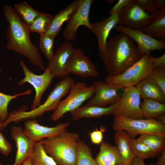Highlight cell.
<instances>
[{"mask_svg":"<svg viewBox=\"0 0 165 165\" xmlns=\"http://www.w3.org/2000/svg\"><path fill=\"white\" fill-rule=\"evenodd\" d=\"M75 48L70 41L63 43L55 51L52 59L49 62L46 68L55 77L61 79L69 76L66 71V63Z\"/></svg>","mask_w":165,"mask_h":165,"instance_id":"17","label":"cell"},{"mask_svg":"<svg viewBox=\"0 0 165 165\" xmlns=\"http://www.w3.org/2000/svg\"><path fill=\"white\" fill-rule=\"evenodd\" d=\"M140 99L135 86L125 88L120 104L112 115L134 119H143Z\"/></svg>","mask_w":165,"mask_h":165,"instance_id":"11","label":"cell"},{"mask_svg":"<svg viewBox=\"0 0 165 165\" xmlns=\"http://www.w3.org/2000/svg\"><path fill=\"white\" fill-rule=\"evenodd\" d=\"M66 72L82 77L96 76L98 72L95 65L79 48H75L65 65Z\"/></svg>","mask_w":165,"mask_h":165,"instance_id":"13","label":"cell"},{"mask_svg":"<svg viewBox=\"0 0 165 165\" xmlns=\"http://www.w3.org/2000/svg\"><path fill=\"white\" fill-rule=\"evenodd\" d=\"M141 8L146 13L151 14L157 13L159 9L155 0H135Z\"/></svg>","mask_w":165,"mask_h":165,"instance_id":"35","label":"cell"},{"mask_svg":"<svg viewBox=\"0 0 165 165\" xmlns=\"http://www.w3.org/2000/svg\"><path fill=\"white\" fill-rule=\"evenodd\" d=\"M156 5L159 10L165 7V0H155Z\"/></svg>","mask_w":165,"mask_h":165,"instance_id":"42","label":"cell"},{"mask_svg":"<svg viewBox=\"0 0 165 165\" xmlns=\"http://www.w3.org/2000/svg\"><path fill=\"white\" fill-rule=\"evenodd\" d=\"M94 93L93 84L88 86L84 82L74 83L71 86L68 97L60 101L51 116V119L57 121L67 112L76 110L84 102L91 98Z\"/></svg>","mask_w":165,"mask_h":165,"instance_id":"7","label":"cell"},{"mask_svg":"<svg viewBox=\"0 0 165 165\" xmlns=\"http://www.w3.org/2000/svg\"><path fill=\"white\" fill-rule=\"evenodd\" d=\"M20 64L22 68L24 77L18 81V84L21 86L26 83H28L34 87L35 94L31 106V110L34 109L41 105L42 96L51 85L55 76L47 68L43 74L38 75L30 71L23 61H20Z\"/></svg>","mask_w":165,"mask_h":165,"instance_id":"9","label":"cell"},{"mask_svg":"<svg viewBox=\"0 0 165 165\" xmlns=\"http://www.w3.org/2000/svg\"><path fill=\"white\" fill-rule=\"evenodd\" d=\"M148 77L165 94V67L152 69Z\"/></svg>","mask_w":165,"mask_h":165,"instance_id":"34","label":"cell"},{"mask_svg":"<svg viewBox=\"0 0 165 165\" xmlns=\"http://www.w3.org/2000/svg\"><path fill=\"white\" fill-rule=\"evenodd\" d=\"M153 66L152 56L145 54L123 74L113 76L108 75L105 82L111 85L121 86L124 88L134 86L148 76Z\"/></svg>","mask_w":165,"mask_h":165,"instance_id":"6","label":"cell"},{"mask_svg":"<svg viewBox=\"0 0 165 165\" xmlns=\"http://www.w3.org/2000/svg\"><path fill=\"white\" fill-rule=\"evenodd\" d=\"M31 156L27 158L21 165H32Z\"/></svg>","mask_w":165,"mask_h":165,"instance_id":"44","label":"cell"},{"mask_svg":"<svg viewBox=\"0 0 165 165\" xmlns=\"http://www.w3.org/2000/svg\"><path fill=\"white\" fill-rule=\"evenodd\" d=\"M132 0H119L110 10V15L118 14Z\"/></svg>","mask_w":165,"mask_h":165,"instance_id":"37","label":"cell"},{"mask_svg":"<svg viewBox=\"0 0 165 165\" xmlns=\"http://www.w3.org/2000/svg\"><path fill=\"white\" fill-rule=\"evenodd\" d=\"M94 95L86 103V106H95L105 107L117 102L121 99L125 88L111 85L102 80L94 82Z\"/></svg>","mask_w":165,"mask_h":165,"instance_id":"10","label":"cell"},{"mask_svg":"<svg viewBox=\"0 0 165 165\" xmlns=\"http://www.w3.org/2000/svg\"><path fill=\"white\" fill-rule=\"evenodd\" d=\"M130 142L133 152L136 157L145 159L154 158L160 155L136 139L130 138Z\"/></svg>","mask_w":165,"mask_h":165,"instance_id":"30","label":"cell"},{"mask_svg":"<svg viewBox=\"0 0 165 165\" xmlns=\"http://www.w3.org/2000/svg\"><path fill=\"white\" fill-rule=\"evenodd\" d=\"M35 119L27 120L24 123V133L31 140L38 142L44 138L57 136L60 134L70 124L69 121L53 127L42 126Z\"/></svg>","mask_w":165,"mask_h":165,"instance_id":"15","label":"cell"},{"mask_svg":"<svg viewBox=\"0 0 165 165\" xmlns=\"http://www.w3.org/2000/svg\"><path fill=\"white\" fill-rule=\"evenodd\" d=\"M78 4L79 0L75 1L53 17L45 33L55 38L59 33L63 24L70 20L76 10Z\"/></svg>","mask_w":165,"mask_h":165,"instance_id":"20","label":"cell"},{"mask_svg":"<svg viewBox=\"0 0 165 165\" xmlns=\"http://www.w3.org/2000/svg\"><path fill=\"white\" fill-rule=\"evenodd\" d=\"M155 165H165V150L159 155Z\"/></svg>","mask_w":165,"mask_h":165,"instance_id":"40","label":"cell"},{"mask_svg":"<svg viewBox=\"0 0 165 165\" xmlns=\"http://www.w3.org/2000/svg\"><path fill=\"white\" fill-rule=\"evenodd\" d=\"M75 83L74 79L68 76L59 81L49 94L45 102L36 108L26 112L19 110L12 112L6 122L8 124L12 122L34 119L41 116L47 112L54 111L61 99L69 93L71 86Z\"/></svg>","mask_w":165,"mask_h":165,"instance_id":"4","label":"cell"},{"mask_svg":"<svg viewBox=\"0 0 165 165\" xmlns=\"http://www.w3.org/2000/svg\"><path fill=\"white\" fill-rule=\"evenodd\" d=\"M124 164L123 163H121V164H117V165H124Z\"/></svg>","mask_w":165,"mask_h":165,"instance_id":"47","label":"cell"},{"mask_svg":"<svg viewBox=\"0 0 165 165\" xmlns=\"http://www.w3.org/2000/svg\"><path fill=\"white\" fill-rule=\"evenodd\" d=\"M53 18L50 14L40 13L32 23L28 26L31 33L36 32L39 34L45 33Z\"/></svg>","mask_w":165,"mask_h":165,"instance_id":"31","label":"cell"},{"mask_svg":"<svg viewBox=\"0 0 165 165\" xmlns=\"http://www.w3.org/2000/svg\"><path fill=\"white\" fill-rule=\"evenodd\" d=\"M124 165H130V164H124Z\"/></svg>","mask_w":165,"mask_h":165,"instance_id":"50","label":"cell"},{"mask_svg":"<svg viewBox=\"0 0 165 165\" xmlns=\"http://www.w3.org/2000/svg\"><path fill=\"white\" fill-rule=\"evenodd\" d=\"M118 24V14L110 15L99 21L91 23L92 32L96 35L97 39L98 54L102 60L108 35L112 29Z\"/></svg>","mask_w":165,"mask_h":165,"instance_id":"18","label":"cell"},{"mask_svg":"<svg viewBox=\"0 0 165 165\" xmlns=\"http://www.w3.org/2000/svg\"><path fill=\"white\" fill-rule=\"evenodd\" d=\"M39 46L41 51L45 54L49 62L53 58L54 53L53 46L55 37L46 34L45 33L39 34Z\"/></svg>","mask_w":165,"mask_h":165,"instance_id":"32","label":"cell"},{"mask_svg":"<svg viewBox=\"0 0 165 165\" xmlns=\"http://www.w3.org/2000/svg\"><path fill=\"white\" fill-rule=\"evenodd\" d=\"M135 87L143 99L151 98L165 103V94L148 77L139 82Z\"/></svg>","mask_w":165,"mask_h":165,"instance_id":"21","label":"cell"},{"mask_svg":"<svg viewBox=\"0 0 165 165\" xmlns=\"http://www.w3.org/2000/svg\"><path fill=\"white\" fill-rule=\"evenodd\" d=\"M31 92V90L21 93L14 95H7L0 92V120L5 122L7 119L9 113L8 106L9 102L13 99H16L17 97L24 94H29Z\"/></svg>","mask_w":165,"mask_h":165,"instance_id":"33","label":"cell"},{"mask_svg":"<svg viewBox=\"0 0 165 165\" xmlns=\"http://www.w3.org/2000/svg\"><path fill=\"white\" fill-rule=\"evenodd\" d=\"M141 104L143 118L155 119L165 114V104L151 98L143 99Z\"/></svg>","mask_w":165,"mask_h":165,"instance_id":"25","label":"cell"},{"mask_svg":"<svg viewBox=\"0 0 165 165\" xmlns=\"http://www.w3.org/2000/svg\"><path fill=\"white\" fill-rule=\"evenodd\" d=\"M120 103V100L109 106L102 107L98 106H83L70 112L74 121L83 118H99L104 116L112 114Z\"/></svg>","mask_w":165,"mask_h":165,"instance_id":"19","label":"cell"},{"mask_svg":"<svg viewBox=\"0 0 165 165\" xmlns=\"http://www.w3.org/2000/svg\"><path fill=\"white\" fill-rule=\"evenodd\" d=\"M14 8L17 14L28 26L32 23L41 13L34 9L25 2L15 4Z\"/></svg>","mask_w":165,"mask_h":165,"instance_id":"29","label":"cell"},{"mask_svg":"<svg viewBox=\"0 0 165 165\" xmlns=\"http://www.w3.org/2000/svg\"><path fill=\"white\" fill-rule=\"evenodd\" d=\"M142 56L134 41L120 33L107 42L103 61L108 75H116L123 74Z\"/></svg>","mask_w":165,"mask_h":165,"instance_id":"2","label":"cell"},{"mask_svg":"<svg viewBox=\"0 0 165 165\" xmlns=\"http://www.w3.org/2000/svg\"><path fill=\"white\" fill-rule=\"evenodd\" d=\"M4 122L1 121L0 120V130H3L4 127Z\"/></svg>","mask_w":165,"mask_h":165,"instance_id":"45","label":"cell"},{"mask_svg":"<svg viewBox=\"0 0 165 165\" xmlns=\"http://www.w3.org/2000/svg\"><path fill=\"white\" fill-rule=\"evenodd\" d=\"M112 128L116 131H126L130 138L147 134L165 137V125L155 119H134L122 116H114Z\"/></svg>","mask_w":165,"mask_h":165,"instance_id":"5","label":"cell"},{"mask_svg":"<svg viewBox=\"0 0 165 165\" xmlns=\"http://www.w3.org/2000/svg\"><path fill=\"white\" fill-rule=\"evenodd\" d=\"M106 2L108 3V4H111L112 3H113V2H114L115 1V0H106Z\"/></svg>","mask_w":165,"mask_h":165,"instance_id":"46","label":"cell"},{"mask_svg":"<svg viewBox=\"0 0 165 165\" xmlns=\"http://www.w3.org/2000/svg\"><path fill=\"white\" fill-rule=\"evenodd\" d=\"M116 131L114 136V142L120 153L122 163L124 164H130L135 156L131 147L130 138L125 130Z\"/></svg>","mask_w":165,"mask_h":165,"instance_id":"23","label":"cell"},{"mask_svg":"<svg viewBox=\"0 0 165 165\" xmlns=\"http://www.w3.org/2000/svg\"><path fill=\"white\" fill-rule=\"evenodd\" d=\"M95 160L98 165H114L122 163L119 150L115 145L108 142H102Z\"/></svg>","mask_w":165,"mask_h":165,"instance_id":"22","label":"cell"},{"mask_svg":"<svg viewBox=\"0 0 165 165\" xmlns=\"http://www.w3.org/2000/svg\"><path fill=\"white\" fill-rule=\"evenodd\" d=\"M115 28L116 31L127 35L135 41L142 56L149 55L153 50L161 51L165 49L164 42L154 38L140 30L133 29L120 24H117Z\"/></svg>","mask_w":165,"mask_h":165,"instance_id":"14","label":"cell"},{"mask_svg":"<svg viewBox=\"0 0 165 165\" xmlns=\"http://www.w3.org/2000/svg\"><path fill=\"white\" fill-rule=\"evenodd\" d=\"M136 139L146 145L154 152L160 155L165 150V137L147 134L141 135Z\"/></svg>","mask_w":165,"mask_h":165,"instance_id":"26","label":"cell"},{"mask_svg":"<svg viewBox=\"0 0 165 165\" xmlns=\"http://www.w3.org/2000/svg\"><path fill=\"white\" fill-rule=\"evenodd\" d=\"M157 40L165 41V8L159 9L152 23L146 28L140 30Z\"/></svg>","mask_w":165,"mask_h":165,"instance_id":"24","label":"cell"},{"mask_svg":"<svg viewBox=\"0 0 165 165\" xmlns=\"http://www.w3.org/2000/svg\"><path fill=\"white\" fill-rule=\"evenodd\" d=\"M75 165H98L93 156L92 151L83 141L80 140L78 143L77 157Z\"/></svg>","mask_w":165,"mask_h":165,"instance_id":"28","label":"cell"},{"mask_svg":"<svg viewBox=\"0 0 165 165\" xmlns=\"http://www.w3.org/2000/svg\"><path fill=\"white\" fill-rule=\"evenodd\" d=\"M93 0H79L78 7L68 21L64 30L63 35L67 41L74 40L77 29L80 26H84L91 32L92 28L89 15Z\"/></svg>","mask_w":165,"mask_h":165,"instance_id":"12","label":"cell"},{"mask_svg":"<svg viewBox=\"0 0 165 165\" xmlns=\"http://www.w3.org/2000/svg\"><path fill=\"white\" fill-rule=\"evenodd\" d=\"M155 119L160 123L165 125V115H162L157 117Z\"/></svg>","mask_w":165,"mask_h":165,"instance_id":"43","label":"cell"},{"mask_svg":"<svg viewBox=\"0 0 165 165\" xmlns=\"http://www.w3.org/2000/svg\"><path fill=\"white\" fill-rule=\"evenodd\" d=\"M32 165H57L54 160L45 152L42 144L35 142L34 150L31 156Z\"/></svg>","mask_w":165,"mask_h":165,"instance_id":"27","label":"cell"},{"mask_svg":"<svg viewBox=\"0 0 165 165\" xmlns=\"http://www.w3.org/2000/svg\"><path fill=\"white\" fill-rule=\"evenodd\" d=\"M0 165H4L3 164H2L0 162Z\"/></svg>","mask_w":165,"mask_h":165,"instance_id":"49","label":"cell"},{"mask_svg":"<svg viewBox=\"0 0 165 165\" xmlns=\"http://www.w3.org/2000/svg\"><path fill=\"white\" fill-rule=\"evenodd\" d=\"M3 13L8 23L6 28L7 49L24 56L33 65L45 71L42 58L38 47L31 42L28 26L9 5L3 6Z\"/></svg>","mask_w":165,"mask_h":165,"instance_id":"1","label":"cell"},{"mask_svg":"<svg viewBox=\"0 0 165 165\" xmlns=\"http://www.w3.org/2000/svg\"><path fill=\"white\" fill-rule=\"evenodd\" d=\"M157 12L151 14L147 13L135 0H132L118 14V24L134 30L145 28L152 23Z\"/></svg>","mask_w":165,"mask_h":165,"instance_id":"8","label":"cell"},{"mask_svg":"<svg viewBox=\"0 0 165 165\" xmlns=\"http://www.w3.org/2000/svg\"><path fill=\"white\" fill-rule=\"evenodd\" d=\"M79 134L70 132L66 129L59 135L43 138L39 141L47 155L58 165H75L76 161Z\"/></svg>","mask_w":165,"mask_h":165,"instance_id":"3","label":"cell"},{"mask_svg":"<svg viewBox=\"0 0 165 165\" xmlns=\"http://www.w3.org/2000/svg\"><path fill=\"white\" fill-rule=\"evenodd\" d=\"M149 165H155V164L153 163H151Z\"/></svg>","mask_w":165,"mask_h":165,"instance_id":"48","label":"cell"},{"mask_svg":"<svg viewBox=\"0 0 165 165\" xmlns=\"http://www.w3.org/2000/svg\"><path fill=\"white\" fill-rule=\"evenodd\" d=\"M90 137L92 142L95 144H99L102 142L103 134L101 131L96 130L92 132L90 134Z\"/></svg>","mask_w":165,"mask_h":165,"instance_id":"39","label":"cell"},{"mask_svg":"<svg viewBox=\"0 0 165 165\" xmlns=\"http://www.w3.org/2000/svg\"><path fill=\"white\" fill-rule=\"evenodd\" d=\"M10 135L16 143L17 149L15 162L13 165H21L32 155L35 142L27 136L20 126H13Z\"/></svg>","mask_w":165,"mask_h":165,"instance_id":"16","label":"cell"},{"mask_svg":"<svg viewBox=\"0 0 165 165\" xmlns=\"http://www.w3.org/2000/svg\"><path fill=\"white\" fill-rule=\"evenodd\" d=\"M130 165H146L144 159L135 156L132 159Z\"/></svg>","mask_w":165,"mask_h":165,"instance_id":"41","label":"cell"},{"mask_svg":"<svg viewBox=\"0 0 165 165\" xmlns=\"http://www.w3.org/2000/svg\"><path fill=\"white\" fill-rule=\"evenodd\" d=\"M153 62V69L165 67V53L155 57L152 56Z\"/></svg>","mask_w":165,"mask_h":165,"instance_id":"38","label":"cell"},{"mask_svg":"<svg viewBox=\"0 0 165 165\" xmlns=\"http://www.w3.org/2000/svg\"><path fill=\"white\" fill-rule=\"evenodd\" d=\"M0 130V151L5 156L8 155L12 151V146L2 135Z\"/></svg>","mask_w":165,"mask_h":165,"instance_id":"36","label":"cell"}]
</instances>
